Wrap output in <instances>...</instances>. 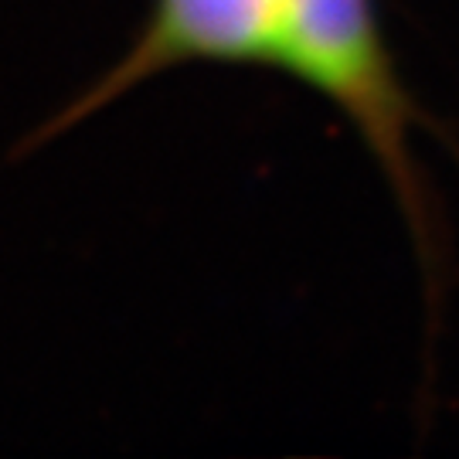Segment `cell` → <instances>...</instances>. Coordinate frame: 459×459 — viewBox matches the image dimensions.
Here are the masks:
<instances>
[{
    "mask_svg": "<svg viewBox=\"0 0 459 459\" xmlns=\"http://www.w3.org/2000/svg\"><path fill=\"white\" fill-rule=\"evenodd\" d=\"M184 65L269 68L330 102L392 187L426 290L436 293L439 214L415 153V136L432 123L398 68L381 0H150L123 55L48 116L21 153L72 133L116 99Z\"/></svg>",
    "mask_w": 459,
    "mask_h": 459,
    "instance_id": "obj_1",
    "label": "cell"
}]
</instances>
